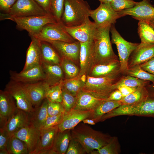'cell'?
Instances as JSON below:
<instances>
[{
  "label": "cell",
  "instance_id": "cell-1",
  "mask_svg": "<svg viewBox=\"0 0 154 154\" xmlns=\"http://www.w3.org/2000/svg\"><path fill=\"white\" fill-rule=\"evenodd\" d=\"M72 138L79 142L86 153L90 154L108 143L112 137L95 130L85 123L78 124L71 129Z\"/></svg>",
  "mask_w": 154,
  "mask_h": 154
},
{
  "label": "cell",
  "instance_id": "cell-2",
  "mask_svg": "<svg viewBox=\"0 0 154 154\" xmlns=\"http://www.w3.org/2000/svg\"><path fill=\"white\" fill-rule=\"evenodd\" d=\"M111 26L98 27L97 33L94 40L93 66L118 60L112 46L110 37Z\"/></svg>",
  "mask_w": 154,
  "mask_h": 154
},
{
  "label": "cell",
  "instance_id": "cell-3",
  "mask_svg": "<svg viewBox=\"0 0 154 154\" xmlns=\"http://www.w3.org/2000/svg\"><path fill=\"white\" fill-rule=\"evenodd\" d=\"M91 10L84 0H65L61 21L67 27L79 26L89 18Z\"/></svg>",
  "mask_w": 154,
  "mask_h": 154
},
{
  "label": "cell",
  "instance_id": "cell-4",
  "mask_svg": "<svg viewBox=\"0 0 154 154\" xmlns=\"http://www.w3.org/2000/svg\"><path fill=\"white\" fill-rule=\"evenodd\" d=\"M117 76L94 77L88 75L82 90L98 98L107 99L116 89L114 84Z\"/></svg>",
  "mask_w": 154,
  "mask_h": 154
},
{
  "label": "cell",
  "instance_id": "cell-5",
  "mask_svg": "<svg viewBox=\"0 0 154 154\" xmlns=\"http://www.w3.org/2000/svg\"><path fill=\"white\" fill-rule=\"evenodd\" d=\"M0 18L1 20L9 19L14 21L18 28L27 31L30 37L38 33L46 25L57 22L50 13L42 16L21 17H0Z\"/></svg>",
  "mask_w": 154,
  "mask_h": 154
},
{
  "label": "cell",
  "instance_id": "cell-6",
  "mask_svg": "<svg viewBox=\"0 0 154 154\" xmlns=\"http://www.w3.org/2000/svg\"><path fill=\"white\" fill-rule=\"evenodd\" d=\"M110 32L111 42L116 44L118 51L121 72L126 73L129 68V56L139 44L129 42L124 39L117 30L114 25L111 26Z\"/></svg>",
  "mask_w": 154,
  "mask_h": 154
},
{
  "label": "cell",
  "instance_id": "cell-7",
  "mask_svg": "<svg viewBox=\"0 0 154 154\" xmlns=\"http://www.w3.org/2000/svg\"><path fill=\"white\" fill-rule=\"evenodd\" d=\"M32 37L46 42L59 41L72 42L76 41L66 31L61 21L46 25L38 33Z\"/></svg>",
  "mask_w": 154,
  "mask_h": 154
},
{
  "label": "cell",
  "instance_id": "cell-8",
  "mask_svg": "<svg viewBox=\"0 0 154 154\" xmlns=\"http://www.w3.org/2000/svg\"><path fill=\"white\" fill-rule=\"evenodd\" d=\"M48 14L34 0H17L8 13H1L0 17H26Z\"/></svg>",
  "mask_w": 154,
  "mask_h": 154
},
{
  "label": "cell",
  "instance_id": "cell-9",
  "mask_svg": "<svg viewBox=\"0 0 154 154\" xmlns=\"http://www.w3.org/2000/svg\"><path fill=\"white\" fill-rule=\"evenodd\" d=\"M117 115L137 116L154 118V97L149 96L144 101L133 104H122L116 110Z\"/></svg>",
  "mask_w": 154,
  "mask_h": 154
},
{
  "label": "cell",
  "instance_id": "cell-10",
  "mask_svg": "<svg viewBox=\"0 0 154 154\" xmlns=\"http://www.w3.org/2000/svg\"><path fill=\"white\" fill-rule=\"evenodd\" d=\"M90 17L98 27L114 25L117 19L123 17L114 10L110 3H101L96 9L91 10Z\"/></svg>",
  "mask_w": 154,
  "mask_h": 154
},
{
  "label": "cell",
  "instance_id": "cell-11",
  "mask_svg": "<svg viewBox=\"0 0 154 154\" xmlns=\"http://www.w3.org/2000/svg\"><path fill=\"white\" fill-rule=\"evenodd\" d=\"M5 90L14 98L18 108L29 113L34 110L33 105L22 83L11 80L6 85Z\"/></svg>",
  "mask_w": 154,
  "mask_h": 154
},
{
  "label": "cell",
  "instance_id": "cell-12",
  "mask_svg": "<svg viewBox=\"0 0 154 154\" xmlns=\"http://www.w3.org/2000/svg\"><path fill=\"white\" fill-rule=\"evenodd\" d=\"M64 28L75 40L80 43H84L94 40L97 33L98 27L88 18L79 26L69 27L64 25Z\"/></svg>",
  "mask_w": 154,
  "mask_h": 154
},
{
  "label": "cell",
  "instance_id": "cell-13",
  "mask_svg": "<svg viewBox=\"0 0 154 154\" xmlns=\"http://www.w3.org/2000/svg\"><path fill=\"white\" fill-rule=\"evenodd\" d=\"M123 17L131 16L139 21L149 22L154 19V7L150 0H142L137 2L133 7L118 12Z\"/></svg>",
  "mask_w": 154,
  "mask_h": 154
},
{
  "label": "cell",
  "instance_id": "cell-14",
  "mask_svg": "<svg viewBox=\"0 0 154 154\" xmlns=\"http://www.w3.org/2000/svg\"><path fill=\"white\" fill-rule=\"evenodd\" d=\"M57 51L61 58L70 60L76 64H79L80 43L77 40L69 42L59 41L47 42Z\"/></svg>",
  "mask_w": 154,
  "mask_h": 154
},
{
  "label": "cell",
  "instance_id": "cell-15",
  "mask_svg": "<svg viewBox=\"0 0 154 154\" xmlns=\"http://www.w3.org/2000/svg\"><path fill=\"white\" fill-rule=\"evenodd\" d=\"M11 80L22 83L44 81L45 76L41 65L35 66L19 73L10 70Z\"/></svg>",
  "mask_w": 154,
  "mask_h": 154
},
{
  "label": "cell",
  "instance_id": "cell-16",
  "mask_svg": "<svg viewBox=\"0 0 154 154\" xmlns=\"http://www.w3.org/2000/svg\"><path fill=\"white\" fill-rule=\"evenodd\" d=\"M22 84L33 105L35 107L39 106L46 98L47 91L50 87L44 81Z\"/></svg>",
  "mask_w": 154,
  "mask_h": 154
},
{
  "label": "cell",
  "instance_id": "cell-17",
  "mask_svg": "<svg viewBox=\"0 0 154 154\" xmlns=\"http://www.w3.org/2000/svg\"><path fill=\"white\" fill-rule=\"evenodd\" d=\"M93 111L72 109L68 112H65L62 121L58 126L59 131L73 129L84 119L89 118Z\"/></svg>",
  "mask_w": 154,
  "mask_h": 154
},
{
  "label": "cell",
  "instance_id": "cell-18",
  "mask_svg": "<svg viewBox=\"0 0 154 154\" xmlns=\"http://www.w3.org/2000/svg\"><path fill=\"white\" fill-rule=\"evenodd\" d=\"M15 100L7 91H0V128H4L9 118L14 113L17 108Z\"/></svg>",
  "mask_w": 154,
  "mask_h": 154
},
{
  "label": "cell",
  "instance_id": "cell-19",
  "mask_svg": "<svg viewBox=\"0 0 154 154\" xmlns=\"http://www.w3.org/2000/svg\"><path fill=\"white\" fill-rule=\"evenodd\" d=\"M79 58V75L87 76L93 65L94 40L80 43Z\"/></svg>",
  "mask_w": 154,
  "mask_h": 154
},
{
  "label": "cell",
  "instance_id": "cell-20",
  "mask_svg": "<svg viewBox=\"0 0 154 154\" xmlns=\"http://www.w3.org/2000/svg\"><path fill=\"white\" fill-rule=\"evenodd\" d=\"M40 131L29 124L20 129L13 135L26 144L29 154H33L37 146Z\"/></svg>",
  "mask_w": 154,
  "mask_h": 154
},
{
  "label": "cell",
  "instance_id": "cell-21",
  "mask_svg": "<svg viewBox=\"0 0 154 154\" xmlns=\"http://www.w3.org/2000/svg\"><path fill=\"white\" fill-rule=\"evenodd\" d=\"M58 131V126L40 130L37 146L33 154H43L51 149Z\"/></svg>",
  "mask_w": 154,
  "mask_h": 154
},
{
  "label": "cell",
  "instance_id": "cell-22",
  "mask_svg": "<svg viewBox=\"0 0 154 154\" xmlns=\"http://www.w3.org/2000/svg\"><path fill=\"white\" fill-rule=\"evenodd\" d=\"M133 52L129 68L144 63L154 57V44L141 42Z\"/></svg>",
  "mask_w": 154,
  "mask_h": 154
},
{
  "label": "cell",
  "instance_id": "cell-23",
  "mask_svg": "<svg viewBox=\"0 0 154 154\" xmlns=\"http://www.w3.org/2000/svg\"><path fill=\"white\" fill-rule=\"evenodd\" d=\"M31 37V41L27 51L25 62L23 70L41 65L42 63L40 40L34 37Z\"/></svg>",
  "mask_w": 154,
  "mask_h": 154
},
{
  "label": "cell",
  "instance_id": "cell-24",
  "mask_svg": "<svg viewBox=\"0 0 154 154\" xmlns=\"http://www.w3.org/2000/svg\"><path fill=\"white\" fill-rule=\"evenodd\" d=\"M29 124V113L17 108L8 119L3 128L7 131L10 137Z\"/></svg>",
  "mask_w": 154,
  "mask_h": 154
},
{
  "label": "cell",
  "instance_id": "cell-25",
  "mask_svg": "<svg viewBox=\"0 0 154 154\" xmlns=\"http://www.w3.org/2000/svg\"><path fill=\"white\" fill-rule=\"evenodd\" d=\"M118 60L106 64H96L92 67L88 76L100 77L117 75L121 72Z\"/></svg>",
  "mask_w": 154,
  "mask_h": 154
},
{
  "label": "cell",
  "instance_id": "cell-26",
  "mask_svg": "<svg viewBox=\"0 0 154 154\" xmlns=\"http://www.w3.org/2000/svg\"><path fill=\"white\" fill-rule=\"evenodd\" d=\"M41 65L45 75L44 81L50 87L58 84L64 79L60 65L42 62Z\"/></svg>",
  "mask_w": 154,
  "mask_h": 154
},
{
  "label": "cell",
  "instance_id": "cell-27",
  "mask_svg": "<svg viewBox=\"0 0 154 154\" xmlns=\"http://www.w3.org/2000/svg\"><path fill=\"white\" fill-rule=\"evenodd\" d=\"M106 100L98 98L82 90L76 96V103L73 109L82 111L94 110Z\"/></svg>",
  "mask_w": 154,
  "mask_h": 154
},
{
  "label": "cell",
  "instance_id": "cell-28",
  "mask_svg": "<svg viewBox=\"0 0 154 154\" xmlns=\"http://www.w3.org/2000/svg\"><path fill=\"white\" fill-rule=\"evenodd\" d=\"M48 102L45 98L40 106L35 107L33 111L29 113V124L39 130L42 129L48 116Z\"/></svg>",
  "mask_w": 154,
  "mask_h": 154
},
{
  "label": "cell",
  "instance_id": "cell-29",
  "mask_svg": "<svg viewBox=\"0 0 154 154\" xmlns=\"http://www.w3.org/2000/svg\"><path fill=\"white\" fill-rule=\"evenodd\" d=\"M40 47L42 62L60 64L61 58L57 51L50 43L40 41Z\"/></svg>",
  "mask_w": 154,
  "mask_h": 154
},
{
  "label": "cell",
  "instance_id": "cell-30",
  "mask_svg": "<svg viewBox=\"0 0 154 154\" xmlns=\"http://www.w3.org/2000/svg\"><path fill=\"white\" fill-rule=\"evenodd\" d=\"M72 138L71 129L58 131L51 149L54 154H65Z\"/></svg>",
  "mask_w": 154,
  "mask_h": 154
},
{
  "label": "cell",
  "instance_id": "cell-31",
  "mask_svg": "<svg viewBox=\"0 0 154 154\" xmlns=\"http://www.w3.org/2000/svg\"><path fill=\"white\" fill-rule=\"evenodd\" d=\"M122 105L120 101H116L106 100L100 103L93 110L89 119L94 120L96 123L104 114Z\"/></svg>",
  "mask_w": 154,
  "mask_h": 154
},
{
  "label": "cell",
  "instance_id": "cell-32",
  "mask_svg": "<svg viewBox=\"0 0 154 154\" xmlns=\"http://www.w3.org/2000/svg\"><path fill=\"white\" fill-rule=\"evenodd\" d=\"M149 96V92L145 86L139 87L120 101L122 105L135 104L144 101Z\"/></svg>",
  "mask_w": 154,
  "mask_h": 154
},
{
  "label": "cell",
  "instance_id": "cell-33",
  "mask_svg": "<svg viewBox=\"0 0 154 154\" xmlns=\"http://www.w3.org/2000/svg\"><path fill=\"white\" fill-rule=\"evenodd\" d=\"M6 149L9 154H29L26 144L13 135L9 137Z\"/></svg>",
  "mask_w": 154,
  "mask_h": 154
},
{
  "label": "cell",
  "instance_id": "cell-34",
  "mask_svg": "<svg viewBox=\"0 0 154 154\" xmlns=\"http://www.w3.org/2000/svg\"><path fill=\"white\" fill-rule=\"evenodd\" d=\"M138 33L141 43L154 44V29L148 22L139 21Z\"/></svg>",
  "mask_w": 154,
  "mask_h": 154
},
{
  "label": "cell",
  "instance_id": "cell-35",
  "mask_svg": "<svg viewBox=\"0 0 154 154\" xmlns=\"http://www.w3.org/2000/svg\"><path fill=\"white\" fill-rule=\"evenodd\" d=\"M85 82L82 79L79 75L74 78L64 79L62 88L74 96H77L84 86Z\"/></svg>",
  "mask_w": 154,
  "mask_h": 154
},
{
  "label": "cell",
  "instance_id": "cell-36",
  "mask_svg": "<svg viewBox=\"0 0 154 154\" xmlns=\"http://www.w3.org/2000/svg\"><path fill=\"white\" fill-rule=\"evenodd\" d=\"M60 65L64 73V79L73 78L79 75L80 67L70 60L61 58Z\"/></svg>",
  "mask_w": 154,
  "mask_h": 154
},
{
  "label": "cell",
  "instance_id": "cell-37",
  "mask_svg": "<svg viewBox=\"0 0 154 154\" xmlns=\"http://www.w3.org/2000/svg\"><path fill=\"white\" fill-rule=\"evenodd\" d=\"M121 148L117 137H112L109 142L105 145L91 152V154H118Z\"/></svg>",
  "mask_w": 154,
  "mask_h": 154
},
{
  "label": "cell",
  "instance_id": "cell-38",
  "mask_svg": "<svg viewBox=\"0 0 154 154\" xmlns=\"http://www.w3.org/2000/svg\"><path fill=\"white\" fill-rule=\"evenodd\" d=\"M148 82L137 78L128 75L121 78L114 84L116 89L120 86H125L131 87H139L145 86Z\"/></svg>",
  "mask_w": 154,
  "mask_h": 154
},
{
  "label": "cell",
  "instance_id": "cell-39",
  "mask_svg": "<svg viewBox=\"0 0 154 154\" xmlns=\"http://www.w3.org/2000/svg\"><path fill=\"white\" fill-rule=\"evenodd\" d=\"M126 73L128 75L142 80L150 81L154 84V75L143 70L140 65L129 68Z\"/></svg>",
  "mask_w": 154,
  "mask_h": 154
},
{
  "label": "cell",
  "instance_id": "cell-40",
  "mask_svg": "<svg viewBox=\"0 0 154 154\" xmlns=\"http://www.w3.org/2000/svg\"><path fill=\"white\" fill-rule=\"evenodd\" d=\"M63 80L53 86L50 87L47 91L46 98L48 101L61 103L62 100V85Z\"/></svg>",
  "mask_w": 154,
  "mask_h": 154
},
{
  "label": "cell",
  "instance_id": "cell-41",
  "mask_svg": "<svg viewBox=\"0 0 154 154\" xmlns=\"http://www.w3.org/2000/svg\"><path fill=\"white\" fill-rule=\"evenodd\" d=\"M62 100L61 103L65 112L73 109L76 103V96H74L62 88Z\"/></svg>",
  "mask_w": 154,
  "mask_h": 154
},
{
  "label": "cell",
  "instance_id": "cell-42",
  "mask_svg": "<svg viewBox=\"0 0 154 154\" xmlns=\"http://www.w3.org/2000/svg\"><path fill=\"white\" fill-rule=\"evenodd\" d=\"M64 0H51L50 13L57 22L61 21L64 11Z\"/></svg>",
  "mask_w": 154,
  "mask_h": 154
},
{
  "label": "cell",
  "instance_id": "cell-43",
  "mask_svg": "<svg viewBox=\"0 0 154 154\" xmlns=\"http://www.w3.org/2000/svg\"><path fill=\"white\" fill-rule=\"evenodd\" d=\"M137 3L133 0H113L110 4L114 10L118 12L133 7Z\"/></svg>",
  "mask_w": 154,
  "mask_h": 154
},
{
  "label": "cell",
  "instance_id": "cell-44",
  "mask_svg": "<svg viewBox=\"0 0 154 154\" xmlns=\"http://www.w3.org/2000/svg\"><path fill=\"white\" fill-rule=\"evenodd\" d=\"M65 112H64L56 115L48 116L42 129L50 128L58 126L63 119Z\"/></svg>",
  "mask_w": 154,
  "mask_h": 154
},
{
  "label": "cell",
  "instance_id": "cell-45",
  "mask_svg": "<svg viewBox=\"0 0 154 154\" xmlns=\"http://www.w3.org/2000/svg\"><path fill=\"white\" fill-rule=\"evenodd\" d=\"M86 153L81 144L72 138L66 154H84Z\"/></svg>",
  "mask_w": 154,
  "mask_h": 154
},
{
  "label": "cell",
  "instance_id": "cell-46",
  "mask_svg": "<svg viewBox=\"0 0 154 154\" xmlns=\"http://www.w3.org/2000/svg\"><path fill=\"white\" fill-rule=\"evenodd\" d=\"M47 111L49 116L56 115L65 112L61 103L53 102L49 101L47 105Z\"/></svg>",
  "mask_w": 154,
  "mask_h": 154
},
{
  "label": "cell",
  "instance_id": "cell-47",
  "mask_svg": "<svg viewBox=\"0 0 154 154\" xmlns=\"http://www.w3.org/2000/svg\"><path fill=\"white\" fill-rule=\"evenodd\" d=\"M10 136L4 128H0V150L7 149Z\"/></svg>",
  "mask_w": 154,
  "mask_h": 154
},
{
  "label": "cell",
  "instance_id": "cell-48",
  "mask_svg": "<svg viewBox=\"0 0 154 154\" xmlns=\"http://www.w3.org/2000/svg\"><path fill=\"white\" fill-rule=\"evenodd\" d=\"M17 0H0V9L7 13Z\"/></svg>",
  "mask_w": 154,
  "mask_h": 154
},
{
  "label": "cell",
  "instance_id": "cell-49",
  "mask_svg": "<svg viewBox=\"0 0 154 154\" xmlns=\"http://www.w3.org/2000/svg\"><path fill=\"white\" fill-rule=\"evenodd\" d=\"M48 13H51V0H34Z\"/></svg>",
  "mask_w": 154,
  "mask_h": 154
},
{
  "label": "cell",
  "instance_id": "cell-50",
  "mask_svg": "<svg viewBox=\"0 0 154 154\" xmlns=\"http://www.w3.org/2000/svg\"><path fill=\"white\" fill-rule=\"evenodd\" d=\"M123 98L121 92L117 89L113 91L106 99L108 100L119 101Z\"/></svg>",
  "mask_w": 154,
  "mask_h": 154
},
{
  "label": "cell",
  "instance_id": "cell-51",
  "mask_svg": "<svg viewBox=\"0 0 154 154\" xmlns=\"http://www.w3.org/2000/svg\"><path fill=\"white\" fill-rule=\"evenodd\" d=\"M138 87H131L125 86H121L117 88L121 92L123 97L128 95L135 90Z\"/></svg>",
  "mask_w": 154,
  "mask_h": 154
},
{
  "label": "cell",
  "instance_id": "cell-52",
  "mask_svg": "<svg viewBox=\"0 0 154 154\" xmlns=\"http://www.w3.org/2000/svg\"><path fill=\"white\" fill-rule=\"evenodd\" d=\"M147 88L149 92V96L154 97V84H153Z\"/></svg>",
  "mask_w": 154,
  "mask_h": 154
},
{
  "label": "cell",
  "instance_id": "cell-53",
  "mask_svg": "<svg viewBox=\"0 0 154 154\" xmlns=\"http://www.w3.org/2000/svg\"><path fill=\"white\" fill-rule=\"evenodd\" d=\"M82 121L84 123L92 125H95L96 123L94 120L89 118L85 119L83 120Z\"/></svg>",
  "mask_w": 154,
  "mask_h": 154
},
{
  "label": "cell",
  "instance_id": "cell-54",
  "mask_svg": "<svg viewBox=\"0 0 154 154\" xmlns=\"http://www.w3.org/2000/svg\"><path fill=\"white\" fill-rule=\"evenodd\" d=\"M142 64L154 67V57Z\"/></svg>",
  "mask_w": 154,
  "mask_h": 154
},
{
  "label": "cell",
  "instance_id": "cell-55",
  "mask_svg": "<svg viewBox=\"0 0 154 154\" xmlns=\"http://www.w3.org/2000/svg\"><path fill=\"white\" fill-rule=\"evenodd\" d=\"M104 3H110L113 0H97Z\"/></svg>",
  "mask_w": 154,
  "mask_h": 154
},
{
  "label": "cell",
  "instance_id": "cell-56",
  "mask_svg": "<svg viewBox=\"0 0 154 154\" xmlns=\"http://www.w3.org/2000/svg\"><path fill=\"white\" fill-rule=\"evenodd\" d=\"M0 154H9L7 149L0 150Z\"/></svg>",
  "mask_w": 154,
  "mask_h": 154
},
{
  "label": "cell",
  "instance_id": "cell-57",
  "mask_svg": "<svg viewBox=\"0 0 154 154\" xmlns=\"http://www.w3.org/2000/svg\"><path fill=\"white\" fill-rule=\"evenodd\" d=\"M149 23L154 29V19L149 22Z\"/></svg>",
  "mask_w": 154,
  "mask_h": 154
}]
</instances>
